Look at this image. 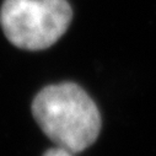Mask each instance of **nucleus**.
Listing matches in <instances>:
<instances>
[{
	"instance_id": "2",
	"label": "nucleus",
	"mask_w": 156,
	"mask_h": 156,
	"mask_svg": "<svg viewBox=\"0 0 156 156\" xmlns=\"http://www.w3.org/2000/svg\"><path fill=\"white\" fill-rule=\"evenodd\" d=\"M71 19L66 0H5L0 9L6 38L27 51L49 48L65 33Z\"/></svg>"
},
{
	"instance_id": "3",
	"label": "nucleus",
	"mask_w": 156,
	"mask_h": 156,
	"mask_svg": "<svg viewBox=\"0 0 156 156\" xmlns=\"http://www.w3.org/2000/svg\"><path fill=\"white\" fill-rule=\"evenodd\" d=\"M43 156H74V152H71L66 149H63L60 146H57V147L47 150Z\"/></svg>"
},
{
	"instance_id": "1",
	"label": "nucleus",
	"mask_w": 156,
	"mask_h": 156,
	"mask_svg": "<svg viewBox=\"0 0 156 156\" xmlns=\"http://www.w3.org/2000/svg\"><path fill=\"white\" fill-rule=\"evenodd\" d=\"M32 113L57 146L80 152L92 145L101 130V115L92 98L76 84L44 87L32 102Z\"/></svg>"
}]
</instances>
